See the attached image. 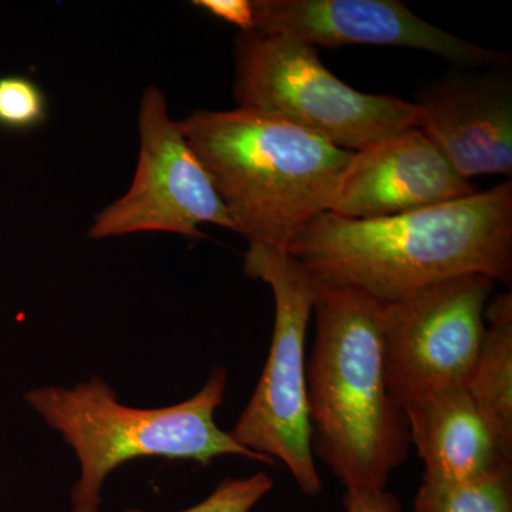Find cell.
<instances>
[{"mask_svg":"<svg viewBox=\"0 0 512 512\" xmlns=\"http://www.w3.org/2000/svg\"><path fill=\"white\" fill-rule=\"evenodd\" d=\"M286 249L316 282L380 303L461 275L511 285L512 183L379 220L323 212Z\"/></svg>","mask_w":512,"mask_h":512,"instance_id":"1","label":"cell"},{"mask_svg":"<svg viewBox=\"0 0 512 512\" xmlns=\"http://www.w3.org/2000/svg\"><path fill=\"white\" fill-rule=\"evenodd\" d=\"M382 306L355 289L316 282L315 342L306 360L312 451L346 491L386 490L412 444L387 386Z\"/></svg>","mask_w":512,"mask_h":512,"instance_id":"2","label":"cell"},{"mask_svg":"<svg viewBox=\"0 0 512 512\" xmlns=\"http://www.w3.org/2000/svg\"><path fill=\"white\" fill-rule=\"evenodd\" d=\"M237 234L288 248L328 212L352 151L262 111L197 110L178 120Z\"/></svg>","mask_w":512,"mask_h":512,"instance_id":"3","label":"cell"},{"mask_svg":"<svg viewBox=\"0 0 512 512\" xmlns=\"http://www.w3.org/2000/svg\"><path fill=\"white\" fill-rule=\"evenodd\" d=\"M228 375L215 367L191 399L157 409H137L117 399L99 376L72 389L39 387L26 403L73 448L80 477L72 490L73 512H100L101 488L114 470L141 457L195 461L208 466L222 456H242L274 466L252 453L215 423L224 402Z\"/></svg>","mask_w":512,"mask_h":512,"instance_id":"4","label":"cell"},{"mask_svg":"<svg viewBox=\"0 0 512 512\" xmlns=\"http://www.w3.org/2000/svg\"><path fill=\"white\" fill-rule=\"evenodd\" d=\"M234 57L238 107L281 117L342 150L355 153L419 123L413 101L353 89L320 62L316 47L293 37L239 32Z\"/></svg>","mask_w":512,"mask_h":512,"instance_id":"5","label":"cell"},{"mask_svg":"<svg viewBox=\"0 0 512 512\" xmlns=\"http://www.w3.org/2000/svg\"><path fill=\"white\" fill-rule=\"evenodd\" d=\"M244 272L271 286L274 335L255 392L231 434L252 453L284 464L302 493L316 497L322 480L311 444L305 356L316 281L288 249L261 242H249Z\"/></svg>","mask_w":512,"mask_h":512,"instance_id":"6","label":"cell"},{"mask_svg":"<svg viewBox=\"0 0 512 512\" xmlns=\"http://www.w3.org/2000/svg\"><path fill=\"white\" fill-rule=\"evenodd\" d=\"M494 288L488 276L461 275L383 303L384 372L402 409L433 390L464 386L480 350Z\"/></svg>","mask_w":512,"mask_h":512,"instance_id":"7","label":"cell"},{"mask_svg":"<svg viewBox=\"0 0 512 512\" xmlns=\"http://www.w3.org/2000/svg\"><path fill=\"white\" fill-rule=\"evenodd\" d=\"M138 161L126 194L94 217L89 237L109 239L138 232L202 237L212 224L237 234L211 177L168 114L163 90L148 86L138 107Z\"/></svg>","mask_w":512,"mask_h":512,"instance_id":"8","label":"cell"},{"mask_svg":"<svg viewBox=\"0 0 512 512\" xmlns=\"http://www.w3.org/2000/svg\"><path fill=\"white\" fill-rule=\"evenodd\" d=\"M254 29L312 47L394 46L421 50L461 69L511 66V56L444 32L397 0H252Z\"/></svg>","mask_w":512,"mask_h":512,"instance_id":"9","label":"cell"},{"mask_svg":"<svg viewBox=\"0 0 512 512\" xmlns=\"http://www.w3.org/2000/svg\"><path fill=\"white\" fill-rule=\"evenodd\" d=\"M478 191L419 128H410L352 153L328 212L346 220H379Z\"/></svg>","mask_w":512,"mask_h":512,"instance_id":"10","label":"cell"},{"mask_svg":"<svg viewBox=\"0 0 512 512\" xmlns=\"http://www.w3.org/2000/svg\"><path fill=\"white\" fill-rule=\"evenodd\" d=\"M510 66L461 72L430 84L417 97V128L471 181L477 175H512Z\"/></svg>","mask_w":512,"mask_h":512,"instance_id":"11","label":"cell"},{"mask_svg":"<svg viewBox=\"0 0 512 512\" xmlns=\"http://www.w3.org/2000/svg\"><path fill=\"white\" fill-rule=\"evenodd\" d=\"M410 440L424 464V478L473 480L512 470L485 426L466 387L433 390L404 404Z\"/></svg>","mask_w":512,"mask_h":512,"instance_id":"12","label":"cell"},{"mask_svg":"<svg viewBox=\"0 0 512 512\" xmlns=\"http://www.w3.org/2000/svg\"><path fill=\"white\" fill-rule=\"evenodd\" d=\"M464 387L495 443L512 460L511 292L487 303L483 340Z\"/></svg>","mask_w":512,"mask_h":512,"instance_id":"13","label":"cell"},{"mask_svg":"<svg viewBox=\"0 0 512 512\" xmlns=\"http://www.w3.org/2000/svg\"><path fill=\"white\" fill-rule=\"evenodd\" d=\"M414 512H512V470L461 481L423 477Z\"/></svg>","mask_w":512,"mask_h":512,"instance_id":"14","label":"cell"},{"mask_svg":"<svg viewBox=\"0 0 512 512\" xmlns=\"http://www.w3.org/2000/svg\"><path fill=\"white\" fill-rule=\"evenodd\" d=\"M49 101L42 87L25 74L0 76V127L9 131L35 130L46 123Z\"/></svg>","mask_w":512,"mask_h":512,"instance_id":"15","label":"cell"},{"mask_svg":"<svg viewBox=\"0 0 512 512\" xmlns=\"http://www.w3.org/2000/svg\"><path fill=\"white\" fill-rule=\"evenodd\" d=\"M274 488V478L264 471L244 478H225L204 501L178 512H251ZM124 512H144L128 508Z\"/></svg>","mask_w":512,"mask_h":512,"instance_id":"16","label":"cell"},{"mask_svg":"<svg viewBox=\"0 0 512 512\" xmlns=\"http://www.w3.org/2000/svg\"><path fill=\"white\" fill-rule=\"evenodd\" d=\"M194 6L205 10L214 18L237 26L239 32L254 29L252 0H195Z\"/></svg>","mask_w":512,"mask_h":512,"instance_id":"17","label":"cell"},{"mask_svg":"<svg viewBox=\"0 0 512 512\" xmlns=\"http://www.w3.org/2000/svg\"><path fill=\"white\" fill-rule=\"evenodd\" d=\"M346 512H403L396 495L389 491H346L343 497Z\"/></svg>","mask_w":512,"mask_h":512,"instance_id":"18","label":"cell"}]
</instances>
